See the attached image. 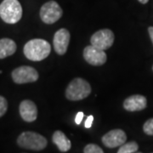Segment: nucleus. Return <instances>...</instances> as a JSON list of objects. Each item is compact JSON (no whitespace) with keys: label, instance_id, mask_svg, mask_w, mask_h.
<instances>
[{"label":"nucleus","instance_id":"nucleus-1","mask_svg":"<svg viewBox=\"0 0 153 153\" xmlns=\"http://www.w3.org/2000/svg\"><path fill=\"white\" fill-rule=\"evenodd\" d=\"M51 52V45L42 38H34L28 41L23 48V53L28 60L41 61L46 59Z\"/></svg>","mask_w":153,"mask_h":153},{"label":"nucleus","instance_id":"nucleus-2","mask_svg":"<svg viewBox=\"0 0 153 153\" xmlns=\"http://www.w3.org/2000/svg\"><path fill=\"white\" fill-rule=\"evenodd\" d=\"M91 86L89 82L81 77L72 79L67 85L66 97L71 101H78L87 98L91 94Z\"/></svg>","mask_w":153,"mask_h":153},{"label":"nucleus","instance_id":"nucleus-3","mask_svg":"<svg viewBox=\"0 0 153 153\" xmlns=\"http://www.w3.org/2000/svg\"><path fill=\"white\" fill-rule=\"evenodd\" d=\"M16 142L20 147L37 152L44 150L48 144L45 137L38 133L33 131L22 133L17 138Z\"/></svg>","mask_w":153,"mask_h":153},{"label":"nucleus","instance_id":"nucleus-4","mask_svg":"<svg viewBox=\"0 0 153 153\" xmlns=\"http://www.w3.org/2000/svg\"><path fill=\"white\" fill-rule=\"evenodd\" d=\"M0 17L8 24H16L22 17V7L18 0H4L0 4Z\"/></svg>","mask_w":153,"mask_h":153},{"label":"nucleus","instance_id":"nucleus-5","mask_svg":"<svg viewBox=\"0 0 153 153\" xmlns=\"http://www.w3.org/2000/svg\"><path fill=\"white\" fill-rule=\"evenodd\" d=\"M63 15V10L60 4L54 0L49 1L42 5L39 12V16L42 22L51 25L59 21Z\"/></svg>","mask_w":153,"mask_h":153},{"label":"nucleus","instance_id":"nucleus-6","mask_svg":"<svg viewBox=\"0 0 153 153\" xmlns=\"http://www.w3.org/2000/svg\"><path fill=\"white\" fill-rule=\"evenodd\" d=\"M14 82L17 84H24L36 82L39 77L38 71L29 66H22L16 68L11 73Z\"/></svg>","mask_w":153,"mask_h":153},{"label":"nucleus","instance_id":"nucleus-7","mask_svg":"<svg viewBox=\"0 0 153 153\" xmlns=\"http://www.w3.org/2000/svg\"><path fill=\"white\" fill-rule=\"evenodd\" d=\"M115 40L113 32L110 29H101L94 33L90 38V44L102 50L111 48Z\"/></svg>","mask_w":153,"mask_h":153},{"label":"nucleus","instance_id":"nucleus-8","mask_svg":"<svg viewBox=\"0 0 153 153\" xmlns=\"http://www.w3.org/2000/svg\"><path fill=\"white\" fill-rule=\"evenodd\" d=\"M83 58L88 64L94 66L104 65L107 60V55L105 50L100 49L91 45L86 46L83 49Z\"/></svg>","mask_w":153,"mask_h":153},{"label":"nucleus","instance_id":"nucleus-9","mask_svg":"<svg viewBox=\"0 0 153 153\" xmlns=\"http://www.w3.org/2000/svg\"><path fill=\"white\" fill-rule=\"evenodd\" d=\"M127 140V135L123 129L117 128L106 133L101 138V141L105 147L117 148L123 145Z\"/></svg>","mask_w":153,"mask_h":153},{"label":"nucleus","instance_id":"nucleus-10","mask_svg":"<svg viewBox=\"0 0 153 153\" xmlns=\"http://www.w3.org/2000/svg\"><path fill=\"white\" fill-rule=\"evenodd\" d=\"M71 35L69 31L66 28H60L54 35L53 45L55 51L59 55H65L70 43Z\"/></svg>","mask_w":153,"mask_h":153},{"label":"nucleus","instance_id":"nucleus-11","mask_svg":"<svg viewBox=\"0 0 153 153\" xmlns=\"http://www.w3.org/2000/svg\"><path fill=\"white\" fill-rule=\"evenodd\" d=\"M19 112L22 119L27 123H33L38 117V107L30 100H22L19 106Z\"/></svg>","mask_w":153,"mask_h":153},{"label":"nucleus","instance_id":"nucleus-12","mask_svg":"<svg viewBox=\"0 0 153 153\" xmlns=\"http://www.w3.org/2000/svg\"><path fill=\"white\" fill-rule=\"evenodd\" d=\"M147 106V100L141 94H134L123 101V108L128 111H140Z\"/></svg>","mask_w":153,"mask_h":153},{"label":"nucleus","instance_id":"nucleus-13","mask_svg":"<svg viewBox=\"0 0 153 153\" xmlns=\"http://www.w3.org/2000/svg\"><path fill=\"white\" fill-rule=\"evenodd\" d=\"M52 141L61 152H68L71 147V143L66 135L60 130H57L53 134Z\"/></svg>","mask_w":153,"mask_h":153},{"label":"nucleus","instance_id":"nucleus-14","mask_svg":"<svg viewBox=\"0 0 153 153\" xmlns=\"http://www.w3.org/2000/svg\"><path fill=\"white\" fill-rule=\"evenodd\" d=\"M16 49V44L14 40L7 38L0 39V59L2 60L14 55Z\"/></svg>","mask_w":153,"mask_h":153},{"label":"nucleus","instance_id":"nucleus-15","mask_svg":"<svg viewBox=\"0 0 153 153\" xmlns=\"http://www.w3.org/2000/svg\"><path fill=\"white\" fill-rule=\"evenodd\" d=\"M139 150V145L135 141H130V142L124 143L123 145H122L117 153H134L137 152Z\"/></svg>","mask_w":153,"mask_h":153},{"label":"nucleus","instance_id":"nucleus-16","mask_svg":"<svg viewBox=\"0 0 153 153\" xmlns=\"http://www.w3.org/2000/svg\"><path fill=\"white\" fill-rule=\"evenodd\" d=\"M83 152L84 153H103L104 151L102 150V148L100 147L98 145L95 144H88L87 145L84 149H83Z\"/></svg>","mask_w":153,"mask_h":153},{"label":"nucleus","instance_id":"nucleus-17","mask_svg":"<svg viewBox=\"0 0 153 153\" xmlns=\"http://www.w3.org/2000/svg\"><path fill=\"white\" fill-rule=\"evenodd\" d=\"M143 131L146 134L153 136V117L148 119L143 125Z\"/></svg>","mask_w":153,"mask_h":153},{"label":"nucleus","instance_id":"nucleus-18","mask_svg":"<svg viewBox=\"0 0 153 153\" xmlns=\"http://www.w3.org/2000/svg\"><path fill=\"white\" fill-rule=\"evenodd\" d=\"M8 110V101L4 96L0 95V117L5 114Z\"/></svg>","mask_w":153,"mask_h":153},{"label":"nucleus","instance_id":"nucleus-19","mask_svg":"<svg viewBox=\"0 0 153 153\" xmlns=\"http://www.w3.org/2000/svg\"><path fill=\"white\" fill-rule=\"evenodd\" d=\"M93 121H94V117L92 115H90V116H88V118L85 121V123H84V126H85V128H91V126H92V123H93Z\"/></svg>","mask_w":153,"mask_h":153},{"label":"nucleus","instance_id":"nucleus-20","mask_svg":"<svg viewBox=\"0 0 153 153\" xmlns=\"http://www.w3.org/2000/svg\"><path fill=\"white\" fill-rule=\"evenodd\" d=\"M83 117H84V114H83L82 111H79V112L76 113V118H75V123H76V124H80V123H81Z\"/></svg>","mask_w":153,"mask_h":153},{"label":"nucleus","instance_id":"nucleus-21","mask_svg":"<svg viewBox=\"0 0 153 153\" xmlns=\"http://www.w3.org/2000/svg\"><path fill=\"white\" fill-rule=\"evenodd\" d=\"M148 33H149V36L151 38V40L153 44V27H148Z\"/></svg>","mask_w":153,"mask_h":153},{"label":"nucleus","instance_id":"nucleus-22","mask_svg":"<svg viewBox=\"0 0 153 153\" xmlns=\"http://www.w3.org/2000/svg\"><path fill=\"white\" fill-rule=\"evenodd\" d=\"M140 4H147L148 2H149V0H138Z\"/></svg>","mask_w":153,"mask_h":153},{"label":"nucleus","instance_id":"nucleus-23","mask_svg":"<svg viewBox=\"0 0 153 153\" xmlns=\"http://www.w3.org/2000/svg\"><path fill=\"white\" fill-rule=\"evenodd\" d=\"M152 70H153V66H152Z\"/></svg>","mask_w":153,"mask_h":153}]
</instances>
